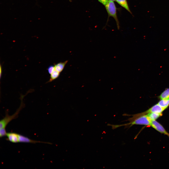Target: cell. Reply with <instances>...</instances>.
<instances>
[{
  "label": "cell",
  "instance_id": "cell-1",
  "mask_svg": "<svg viewBox=\"0 0 169 169\" xmlns=\"http://www.w3.org/2000/svg\"><path fill=\"white\" fill-rule=\"evenodd\" d=\"M24 95L21 96V105L19 108L13 115H9L7 112H6L5 116L0 121V130H6V128L8 124L12 120L16 118L20 111L24 107V104L23 103V100Z\"/></svg>",
  "mask_w": 169,
  "mask_h": 169
},
{
  "label": "cell",
  "instance_id": "cell-2",
  "mask_svg": "<svg viewBox=\"0 0 169 169\" xmlns=\"http://www.w3.org/2000/svg\"><path fill=\"white\" fill-rule=\"evenodd\" d=\"M105 6L108 15L113 17L115 20L118 28L119 29V23L117 15L116 7L113 1L109 0Z\"/></svg>",
  "mask_w": 169,
  "mask_h": 169
},
{
  "label": "cell",
  "instance_id": "cell-3",
  "mask_svg": "<svg viewBox=\"0 0 169 169\" xmlns=\"http://www.w3.org/2000/svg\"><path fill=\"white\" fill-rule=\"evenodd\" d=\"M155 120L151 121L150 126L160 133L165 135L169 137V133L161 124Z\"/></svg>",
  "mask_w": 169,
  "mask_h": 169
},
{
  "label": "cell",
  "instance_id": "cell-4",
  "mask_svg": "<svg viewBox=\"0 0 169 169\" xmlns=\"http://www.w3.org/2000/svg\"><path fill=\"white\" fill-rule=\"evenodd\" d=\"M165 110L158 104H156L148 109L143 112L145 114H146L150 113H162V112Z\"/></svg>",
  "mask_w": 169,
  "mask_h": 169
},
{
  "label": "cell",
  "instance_id": "cell-5",
  "mask_svg": "<svg viewBox=\"0 0 169 169\" xmlns=\"http://www.w3.org/2000/svg\"><path fill=\"white\" fill-rule=\"evenodd\" d=\"M8 141L13 143H17L19 142V134L14 132L7 133L6 136Z\"/></svg>",
  "mask_w": 169,
  "mask_h": 169
},
{
  "label": "cell",
  "instance_id": "cell-6",
  "mask_svg": "<svg viewBox=\"0 0 169 169\" xmlns=\"http://www.w3.org/2000/svg\"><path fill=\"white\" fill-rule=\"evenodd\" d=\"M19 142L31 143H47L45 142L34 140L30 139L27 137L23 135L19 134L18 136Z\"/></svg>",
  "mask_w": 169,
  "mask_h": 169
},
{
  "label": "cell",
  "instance_id": "cell-7",
  "mask_svg": "<svg viewBox=\"0 0 169 169\" xmlns=\"http://www.w3.org/2000/svg\"><path fill=\"white\" fill-rule=\"evenodd\" d=\"M68 62V61L66 60L64 62H60L55 64L54 66L55 70L59 73L61 72L63 70Z\"/></svg>",
  "mask_w": 169,
  "mask_h": 169
},
{
  "label": "cell",
  "instance_id": "cell-8",
  "mask_svg": "<svg viewBox=\"0 0 169 169\" xmlns=\"http://www.w3.org/2000/svg\"><path fill=\"white\" fill-rule=\"evenodd\" d=\"M158 104L161 107L165 109L169 105V98L161 99L158 102Z\"/></svg>",
  "mask_w": 169,
  "mask_h": 169
},
{
  "label": "cell",
  "instance_id": "cell-9",
  "mask_svg": "<svg viewBox=\"0 0 169 169\" xmlns=\"http://www.w3.org/2000/svg\"><path fill=\"white\" fill-rule=\"evenodd\" d=\"M115 1L121 6L124 8L128 12L131 13L126 0H115Z\"/></svg>",
  "mask_w": 169,
  "mask_h": 169
},
{
  "label": "cell",
  "instance_id": "cell-10",
  "mask_svg": "<svg viewBox=\"0 0 169 169\" xmlns=\"http://www.w3.org/2000/svg\"><path fill=\"white\" fill-rule=\"evenodd\" d=\"M151 120H156L162 115V113H150L146 114Z\"/></svg>",
  "mask_w": 169,
  "mask_h": 169
},
{
  "label": "cell",
  "instance_id": "cell-11",
  "mask_svg": "<svg viewBox=\"0 0 169 169\" xmlns=\"http://www.w3.org/2000/svg\"><path fill=\"white\" fill-rule=\"evenodd\" d=\"M60 73L55 70L50 74V78L48 82H50L56 79L59 76Z\"/></svg>",
  "mask_w": 169,
  "mask_h": 169
},
{
  "label": "cell",
  "instance_id": "cell-12",
  "mask_svg": "<svg viewBox=\"0 0 169 169\" xmlns=\"http://www.w3.org/2000/svg\"><path fill=\"white\" fill-rule=\"evenodd\" d=\"M169 97V88L164 91L160 95L159 98L161 99L168 98Z\"/></svg>",
  "mask_w": 169,
  "mask_h": 169
},
{
  "label": "cell",
  "instance_id": "cell-13",
  "mask_svg": "<svg viewBox=\"0 0 169 169\" xmlns=\"http://www.w3.org/2000/svg\"><path fill=\"white\" fill-rule=\"evenodd\" d=\"M55 70L54 66L51 65L49 67L48 71L49 73L50 74Z\"/></svg>",
  "mask_w": 169,
  "mask_h": 169
},
{
  "label": "cell",
  "instance_id": "cell-14",
  "mask_svg": "<svg viewBox=\"0 0 169 169\" xmlns=\"http://www.w3.org/2000/svg\"><path fill=\"white\" fill-rule=\"evenodd\" d=\"M98 1L103 4L105 6L106 4L108 3L109 1L108 0H98Z\"/></svg>",
  "mask_w": 169,
  "mask_h": 169
},
{
  "label": "cell",
  "instance_id": "cell-15",
  "mask_svg": "<svg viewBox=\"0 0 169 169\" xmlns=\"http://www.w3.org/2000/svg\"><path fill=\"white\" fill-rule=\"evenodd\" d=\"M2 71V69H1V66H0V77H1V74Z\"/></svg>",
  "mask_w": 169,
  "mask_h": 169
},
{
  "label": "cell",
  "instance_id": "cell-16",
  "mask_svg": "<svg viewBox=\"0 0 169 169\" xmlns=\"http://www.w3.org/2000/svg\"><path fill=\"white\" fill-rule=\"evenodd\" d=\"M109 0L113 1H115V0Z\"/></svg>",
  "mask_w": 169,
  "mask_h": 169
}]
</instances>
